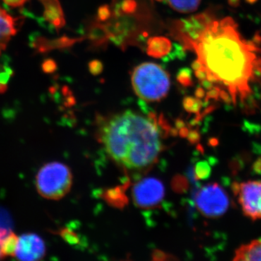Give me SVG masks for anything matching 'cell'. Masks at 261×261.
<instances>
[{"label": "cell", "mask_w": 261, "mask_h": 261, "mask_svg": "<svg viewBox=\"0 0 261 261\" xmlns=\"http://www.w3.org/2000/svg\"><path fill=\"white\" fill-rule=\"evenodd\" d=\"M7 231H8V230L5 229V228H0V243H1V240L2 238H3V235L6 233ZM0 259H3L1 255V252H0Z\"/></svg>", "instance_id": "obj_21"}, {"label": "cell", "mask_w": 261, "mask_h": 261, "mask_svg": "<svg viewBox=\"0 0 261 261\" xmlns=\"http://www.w3.org/2000/svg\"><path fill=\"white\" fill-rule=\"evenodd\" d=\"M195 204L203 216L216 219L226 214L229 207V200L222 187L217 183H211L199 190L196 195Z\"/></svg>", "instance_id": "obj_5"}, {"label": "cell", "mask_w": 261, "mask_h": 261, "mask_svg": "<svg viewBox=\"0 0 261 261\" xmlns=\"http://www.w3.org/2000/svg\"><path fill=\"white\" fill-rule=\"evenodd\" d=\"M99 138L117 164L134 172L152 167L162 151L157 125L150 118L132 111L118 113L102 122Z\"/></svg>", "instance_id": "obj_2"}, {"label": "cell", "mask_w": 261, "mask_h": 261, "mask_svg": "<svg viewBox=\"0 0 261 261\" xmlns=\"http://www.w3.org/2000/svg\"><path fill=\"white\" fill-rule=\"evenodd\" d=\"M45 8V18L56 27L61 25V12L57 0H41Z\"/></svg>", "instance_id": "obj_12"}, {"label": "cell", "mask_w": 261, "mask_h": 261, "mask_svg": "<svg viewBox=\"0 0 261 261\" xmlns=\"http://www.w3.org/2000/svg\"><path fill=\"white\" fill-rule=\"evenodd\" d=\"M233 260H261V240H253L239 247Z\"/></svg>", "instance_id": "obj_10"}, {"label": "cell", "mask_w": 261, "mask_h": 261, "mask_svg": "<svg viewBox=\"0 0 261 261\" xmlns=\"http://www.w3.org/2000/svg\"><path fill=\"white\" fill-rule=\"evenodd\" d=\"M3 3L12 8H18L23 7L29 0H3Z\"/></svg>", "instance_id": "obj_17"}, {"label": "cell", "mask_w": 261, "mask_h": 261, "mask_svg": "<svg viewBox=\"0 0 261 261\" xmlns=\"http://www.w3.org/2000/svg\"><path fill=\"white\" fill-rule=\"evenodd\" d=\"M168 4L179 13H188L195 11L201 0H168Z\"/></svg>", "instance_id": "obj_13"}, {"label": "cell", "mask_w": 261, "mask_h": 261, "mask_svg": "<svg viewBox=\"0 0 261 261\" xmlns=\"http://www.w3.org/2000/svg\"><path fill=\"white\" fill-rule=\"evenodd\" d=\"M211 168L207 161L197 163L195 167V176L197 179L205 180L210 177Z\"/></svg>", "instance_id": "obj_15"}, {"label": "cell", "mask_w": 261, "mask_h": 261, "mask_svg": "<svg viewBox=\"0 0 261 261\" xmlns=\"http://www.w3.org/2000/svg\"><path fill=\"white\" fill-rule=\"evenodd\" d=\"M240 164H241V163L239 162L238 160L233 159L232 162L230 163V167H231L232 170H236V171H238L239 168H241Z\"/></svg>", "instance_id": "obj_19"}, {"label": "cell", "mask_w": 261, "mask_h": 261, "mask_svg": "<svg viewBox=\"0 0 261 261\" xmlns=\"http://www.w3.org/2000/svg\"><path fill=\"white\" fill-rule=\"evenodd\" d=\"M249 1H250V3H252V2H255V0H249Z\"/></svg>", "instance_id": "obj_23"}, {"label": "cell", "mask_w": 261, "mask_h": 261, "mask_svg": "<svg viewBox=\"0 0 261 261\" xmlns=\"http://www.w3.org/2000/svg\"><path fill=\"white\" fill-rule=\"evenodd\" d=\"M164 194L162 182L154 178H146L137 182L132 191L135 205L142 209L152 208L159 205Z\"/></svg>", "instance_id": "obj_6"}, {"label": "cell", "mask_w": 261, "mask_h": 261, "mask_svg": "<svg viewBox=\"0 0 261 261\" xmlns=\"http://www.w3.org/2000/svg\"><path fill=\"white\" fill-rule=\"evenodd\" d=\"M18 239L16 233L12 231H7L3 235L0 243V252L3 259L6 257H15Z\"/></svg>", "instance_id": "obj_11"}, {"label": "cell", "mask_w": 261, "mask_h": 261, "mask_svg": "<svg viewBox=\"0 0 261 261\" xmlns=\"http://www.w3.org/2000/svg\"><path fill=\"white\" fill-rule=\"evenodd\" d=\"M73 175L66 165L51 162L44 165L36 176V188L47 200H58L69 192Z\"/></svg>", "instance_id": "obj_4"}, {"label": "cell", "mask_w": 261, "mask_h": 261, "mask_svg": "<svg viewBox=\"0 0 261 261\" xmlns=\"http://www.w3.org/2000/svg\"><path fill=\"white\" fill-rule=\"evenodd\" d=\"M239 202L243 214L252 221L261 219V181H248L240 184Z\"/></svg>", "instance_id": "obj_7"}, {"label": "cell", "mask_w": 261, "mask_h": 261, "mask_svg": "<svg viewBox=\"0 0 261 261\" xmlns=\"http://www.w3.org/2000/svg\"><path fill=\"white\" fill-rule=\"evenodd\" d=\"M169 47V42L166 39L154 38L149 43V53L154 56H163L167 53Z\"/></svg>", "instance_id": "obj_14"}, {"label": "cell", "mask_w": 261, "mask_h": 261, "mask_svg": "<svg viewBox=\"0 0 261 261\" xmlns=\"http://www.w3.org/2000/svg\"><path fill=\"white\" fill-rule=\"evenodd\" d=\"M210 144L211 146H217L219 145V140L216 138L211 139L210 140Z\"/></svg>", "instance_id": "obj_22"}, {"label": "cell", "mask_w": 261, "mask_h": 261, "mask_svg": "<svg viewBox=\"0 0 261 261\" xmlns=\"http://www.w3.org/2000/svg\"><path fill=\"white\" fill-rule=\"evenodd\" d=\"M186 45L197 53L193 68L205 72L204 81L227 87L234 103L238 92L242 99L250 93L248 82L253 73L255 56L252 51L255 48L240 39L231 19L211 22Z\"/></svg>", "instance_id": "obj_1"}, {"label": "cell", "mask_w": 261, "mask_h": 261, "mask_svg": "<svg viewBox=\"0 0 261 261\" xmlns=\"http://www.w3.org/2000/svg\"><path fill=\"white\" fill-rule=\"evenodd\" d=\"M192 141L193 142H197V141L199 140V139H200V137H199L198 133L197 132H193L192 135L191 137Z\"/></svg>", "instance_id": "obj_20"}, {"label": "cell", "mask_w": 261, "mask_h": 261, "mask_svg": "<svg viewBox=\"0 0 261 261\" xmlns=\"http://www.w3.org/2000/svg\"><path fill=\"white\" fill-rule=\"evenodd\" d=\"M252 168L255 173H261V159H258L255 161Z\"/></svg>", "instance_id": "obj_18"}, {"label": "cell", "mask_w": 261, "mask_h": 261, "mask_svg": "<svg viewBox=\"0 0 261 261\" xmlns=\"http://www.w3.org/2000/svg\"><path fill=\"white\" fill-rule=\"evenodd\" d=\"M46 245L41 237L27 233L19 237L15 257L20 260H40L46 255Z\"/></svg>", "instance_id": "obj_8"}, {"label": "cell", "mask_w": 261, "mask_h": 261, "mask_svg": "<svg viewBox=\"0 0 261 261\" xmlns=\"http://www.w3.org/2000/svg\"><path fill=\"white\" fill-rule=\"evenodd\" d=\"M18 25V18L0 7V55L6 49L12 37L16 35Z\"/></svg>", "instance_id": "obj_9"}, {"label": "cell", "mask_w": 261, "mask_h": 261, "mask_svg": "<svg viewBox=\"0 0 261 261\" xmlns=\"http://www.w3.org/2000/svg\"><path fill=\"white\" fill-rule=\"evenodd\" d=\"M132 85L139 97L147 102L161 100L167 95L170 79L162 67L152 63L136 67L132 76Z\"/></svg>", "instance_id": "obj_3"}, {"label": "cell", "mask_w": 261, "mask_h": 261, "mask_svg": "<svg viewBox=\"0 0 261 261\" xmlns=\"http://www.w3.org/2000/svg\"><path fill=\"white\" fill-rule=\"evenodd\" d=\"M62 238L64 239L65 241L70 244H75L78 243L79 240L75 234L68 229H63L61 231Z\"/></svg>", "instance_id": "obj_16"}]
</instances>
